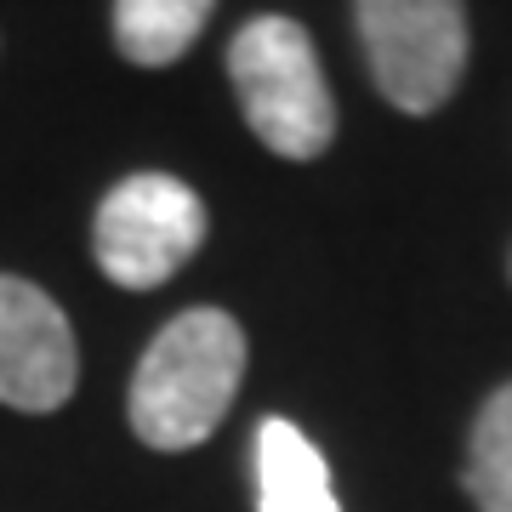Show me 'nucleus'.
Masks as SVG:
<instances>
[{"label": "nucleus", "instance_id": "obj_1", "mask_svg": "<svg viewBox=\"0 0 512 512\" xmlns=\"http://www.w3.org/2000/svg\"><path fill=\"white\" fill-rule=\"evenodd\" d=\"M245 376V330L222 308H188L148 342L131 376V433L148 450H194L217 433Z\"/></svg>", "mask_w": 512, "mask_h": 512}, {"label": "nucleus", "instance_id": "obj_2", "mask_svg": "<svg viewBox=\"0 0 512 512\" xmlns=\"http://www.w3.org/2000/svg\"><path fill=\"white\" fill-rule=\"evenodd\" d=\"M228 80L239 92L245 126L279 160H319L330 148L336 103H330L313 35L296 18L268 12V18L245 23L228 46Z\"/></svg>", "mask_w": 512, "mask_h": 512}, {"label": "nucleus", "instance_id": "obj_3", "mask_svg": "<svg viewBox=\"0 0 512 512\" xmlns=\"http://www.w3.org/2000/svg\"><path fill=\"white\" fill-rule=\"evenodd\" d=\"M376 92L404 114H433L467 74V0H353Z\"/></svg>", "mask_w": 512, "mask_h": 512}, {"label": "nucleus", "instance_id": "obj_4", "mask_svg": "<svg viewBox=\"0 0 512 512\" xmlns=\"http://www.w3.org/2000/svg\"><path fill=\"white\" fill-rule=\"evenodd\" d=\"M205 239V205L183 177L165 171H137L114 183L97 205L92 251L97 268L120 291H154L200 251Z\"/></svg>", "mask_w": 512, "mask_h": 512}, {"label": "nucleus", "instance_id": "obj_5", "mask_svg": "<svg viewBox=\"0 0 512 512\" xmlns=\"http://www.w3.org/2000/svg\"><path fill=\"white\" fill-rule=\"evenodd\" d=\"M80 348L52 296L18 274H0V404L46 416L74 399Z\"/></svg>", "mask_w": 512, "mask_h": 512}, {"label": "nucleus", "instance_id": "obj_6", "mask_svg": "<svg viewBox=\"0 0 512 512\" xmlns=\"http://www.w3.org/2000/svg\"><path fill=\"white\" fill-rule=\"evenodd\" d=\"M256 507L262 512H342L319 444L285 416L256 427Z\"/></svg>", "mask_w": 512, "mask_h": 512}, {"label": "nucleus", "instance_id": "obj_7", "mask_svg": "<svg viewBox=\"0 0 512 512\" xmlns=\"http://www.w3.org/2000/svg\"><path fill=\"white\" fill-rule=\"evenodd\" d=\"M217 0H114V46L137 69H165L205 35Z\"/></svg>", "mask_w": 512, "mask_h": 512}, {"label": "nucleus", "instance_id": "obj_8", "mask_svg": "<svg viewBox=\"0 0 512 512\" xmlns=\"http://www.w3.org/2000/svg\"><path fill=\"white\" fill-rule=\"evenodd\" d=\"M461 490L478 512H512V382H501L478 404L473 433H467Z\"/></svg>", "mask_w": 512, "mask_h": 512}]
</instances>
